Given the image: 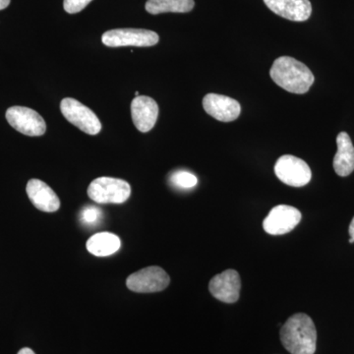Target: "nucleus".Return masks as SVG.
<instances>
[{"mask_svg":"<svg viewBox=\"0 0 354 354\" xmlns=\"http://www.w3.org/2000/svg\"><path fill=\"white\" fill-rule=\"evenodd\" d=\"M17 354H36L34 353V351H32L31 348H24L22 349H20L19 353Z\"/></svg>","mask_w":354,"mask_h":354,"instance_id":"23","label":"nucleus"},{"mask_svg":"<svg viewBox=\"0 0 354 354\" xmlns=\"http://www.w3.org/2000/svg\"><path fill=\"white\" fill-rule=\"evenodd\" d=\"M6 120L18 132L27 136H41L46 131V121L34 109L12 106L6 111Z\"/></svg>","mask_w":354,"mask_h":354,"instance_id":"8","label":"nucleus"},{"mask_svg":"<svg viewBox=\"0 0 354 354\" xmlns=\"http://www.w3.org/2000/svg\"><path fill=\"white\" fill-rule=\"evenodd\" d=\"M88 195L97 204H122L131 195V186L122 179L99 177L88 185Z\"/></svg>","mask_w":354,"mask_h":354,"instance_id":"3","label":"nucleus"},{"mask_svg":"<svg viewBox=\"0 0 354 354\" xmlns=\"http://www.w3.org/2000/svg\"><path fill=\"white\" fill-rule=\"evenodd\" d=\"M102 211L97 207L88 206L81 212V221L86 225H95L101 221Z\"/></svg>","mask_w":354,"mask_h":354,"instance_id":"19","label":"nucleus"},{"mask_svg":"<svg viewBox=\"0 0 354 354\" xmlns=\"http://www.w3.org/2000/svg\"><path fill=\"white\" fill-rule=\"evenodd\" d=\"M132 120L140 132L151 131L158 116L157 102L147 95H138L131 102Z\"/></svg>","mask_w":354,"mask_h":354,"instance_id":"12","label":"nucleus"},{"mask_svg":"<svg viewBox=\"0 0 354 354\" xmlns=\"http://www.w3.org/2000/svg\"><path fill=\"white\" fill-rule=\"evenodd\" d=\"M102 43L109 48L121 46H138L148 48L158 43L160 37L157 32L145 29H114L104 32Z\"/></svg>","mask_w":354,"mask_h":354,"instance_id":"4","label":"nucleus"},{"mask_svg":"<svg viewBox=\"0 0 354 354\" xmlns=\"http://www.w3.org/2000/svg\"><path fill=\"white\" fill-rule=\"evenodd\" d=\"M121 242L118 235L111 232H100L91 236L87 241L88 252L97 257L113 255L120 250Z\"/></svg>","mask_w":354,"mask_h":354,"instance_id":"16","label":"nucleus"},{"mask_svg":"<svg viewBox=\"0 0 354 354\" xmlns=\"http://www.w3.org/2000/svg\"><path fill=\"white\" fill-rule=\"evenodd\" d=\"M171 283L167 272L158 266L144 268L130 274L127 279V286L130 290L138 293L160 292L165 290Z\"/></svg>","mask_w":354,"mask_h":354,"instance_id":"7","label":"nucleus"},{"mask_svg":"<svg viewBox=\"0 0 354 354\" xmlns=\"http://www.w3.org/2000/svg\"><path fill=\"white\" fill-rule=\"evenodd\" d=\"M194 0H148L147 12L152 15L162 13H187L194 8Z\"/></svg>","mask_w":354,"mask_h":354,"instance_id":"17","label":"nucleus"},{"mask_svg":"<svg viewBox=\"0 0 354 354\" xmlns=\"http://www.w3.org/2000/svg\"><path fill=\"white\" fill-rule=\"evenodd\" d=\"M274 174L281 183L291 187H304L311 180L309 165L301 158L285 155L277 160Z\"/></svg>","mask_w":354,"mask_h":354,"instance_id":"5","label":"nucleus"},{"mask_svg":"<svg viewBox=\"0 0 354 354\" xmlns=\"http://www.w3.org/2000/svg\"><path fill=\"white\" fill-rule=\"evenodd\" d=\"M171 183L180 189H191L197 185L198 179L189 171H178L171 174Z\"/></svg>","mask_w":354,"mask_h":354,"instance_id":"18","label":"nucleus"},{"mask_svg":"<svg viewBox=\"0 0 354 354\" xmlns=\"http://www.w3.org/2000/svg\"><path fill=\"white\" fill-rule=\"evenodd\" d=\"M93 0H64V10L69 14H75L82 11Z\"/></svg>","mask_w":354,"mask_h":354,"instance_id":"20","label":"nucleus"},{"mask_svg":"<svg viewBox=\"0 0 354 354\" xmlns=\"http://www.w3.org/2000/svg\"><path fill=\"white\" fill-rule=\"evenodd\" d=\"M337 151L334 158V169L339 176H348L354 171V147L348 133L341 132L337 137Z\"/></svg>","mask_w":354,"mask_h":354,"instance_id":"15","label":"nucleus"},{"mask_svg":"<svg viewBox=\"0 0 354 354\" xmlns=\"http://www.w3.org/2000/svg\"><path fill=\"white\" fill-rule=\"evenodd\" d=\"M281 342L286 351L291 354L315 353V324L306 314H295L283 324L281 330Z\"/></svg>","mask_w":354,"mask_h":354,"instance_id":"1","label":"nucleus"},{"mask_svg":"<svg viewBox=\"0 0 354 354\" xmlns=\"http://www.w3.org/2000/svg\"><path fill=\"white\" fill-rule=\"evenodd\" d=\"M270 10L285 19L293 22H304L312 13L309 0H264Z\"/></svg>","mask_w":354,"mask_h":354,"instance_id":"13","label":"nucleus"},{"mask_svg":"<svg viewBox=\"0 0 354 354\" xmlns=\"http://www.w3.org/2000/svg\"><path fill=\"white\" fill-rule=\"evenodd\" d=\"M354 241L353 239H349V243H353Z\"/></svg>","mask_w":354,"mask_h":354,"instance_id":"24","label":"nucleus"},{"mask_svg":"<svg viewBox=\"0 0 354 354\" xmlns=\"http://www.w3.org/2000/svg\"><path fill=\"white\" fill-rule=\"evenodd\" d=\"M60 111L72 124L88 135L99 134L102 123L92 109L72 97H65L60 104Z\"/></svg>","mask_w":354,"mask_h":354,"instance_id":"6","label":"nucleus"},{"mask_svg":"<svg viewBox=\"0 0 354 354\" xmlns=\"http://www.w3.org/2000/svg\"><path fill=\"white\" fill-rule=\"evenodd\" d=\"M28 197L37 209L46 213H53L60 208V200L50 186L39 179H31L27 183Z\"/></svg>","mask_w":354,"mask_h":354,"instance_id":"14","label":"nucleus"},{"mask_svg":"<svg viewBox=\"0 0 354 354\" xmlns=\"http://www.w3.org/2000/svg\"><path fill=\"white\" fill-rule=\"evenodd\" d=\"M301 218L299 209L288 205H279L266 216L263 228L271 235L286 234L297 227Z\"/></svg>","mask_w":354,"mask_h":354,"instance_id":"9","label":"nucleus"},{"mask_svg":"<svg viewBox=\"0 0 354 354\" xmlns=\"http://www.w3.org/2000/svg\"><path fill=\"white\" fill-rule=\"evenodd\" d=\"M348 232L349 235H351V239H353L354 241V216L353 221H351V225H349Z\"/></svg>","mask_w":354,"mask_h":354,"instance_id":"22","label":"nucleus"},{"mask_svg":"<svg viewBox=\"0 0 354 354\" xmlns=\"http://www.w3.org/2000/svg\"><path fill=\"white\" fill-rule=\"evenodd\" d=\"M11 0H0V10L7 8L10 4Z\"/></svg>","mask_w":354,"mask_h":354,"instance_id":"21","label":"nucleus"},{"mask_svg":"<svg viewBox=\"0 0 354 354\" xmlns=\"http://www.w3.org/2000/svg\"><path fill=\"white\" fill-rule=\"evenodd\" d=\"M270 76L277 85L292 94H306L313 85V73L302 62L290 57H281L274 60Z\"/></svg>","mask_w":354,"mask_h":354,"instance_id":"2","label":"nucleus"},{"mask_svg":"<svg viewBox=\"0 0 354 354\" xmlns=\"http://www.w3.org/2000/svg\"><path fill=\"white\" fill-rule=\"evenodd\" d=\"M241 290V279L235 270L216 274L209 281V290L216 299L225 304H234L239 299Z\"/></svg>","mask_w":354,"mask_h":354,"instance_id":"10","label":"nucleus"},{"mask_svg":"<svg viewBox=\"0 0 354 354\" xmlns=\"http://www.w3.org/2000/svg\"><path fill=\"white\" fill-rule=\"evenodd\" d=\"M205 111L221 122H232L239 118L241 106L236 100L218 94H208L203 99Z\"/></svg>","mask_w":354,"mask_h":354,"instance_id":"11","label":"nucleus"}]
</instances>
